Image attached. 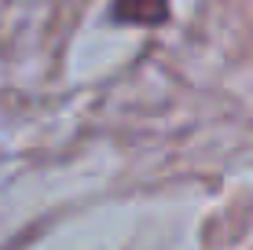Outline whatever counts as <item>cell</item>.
<instances>
[{"instance_id": "cell-1", "label": "cell", "mask_w": 253, "mask_h": 250, "mask_svg": "<svg viewBox=\"0 0 253 250\" xmlns=\"http://www.w3.org/2000/svg\"><path fill=\"white\" fill-rule=\"evenodd\" d=\"M110 11L118 22H132V26H162L169 19L165 0H110Z\"/></svg>"}]
</instances>
